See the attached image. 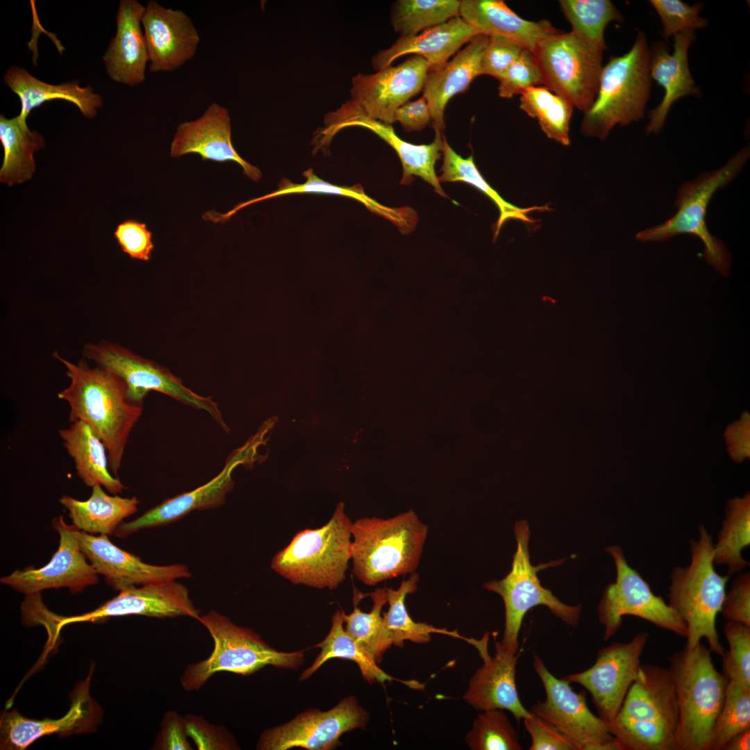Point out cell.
Listing matches in <instances>:
<instances>
[{"instance_id":"cell-27","label":"cell","mask_w":750,"mask_h":750,"mask_svg":"<svg viewBox=\"0 0 750 750\" xmlns=\"http://www.w3.org/2000/svg\"><path fill=\"white\" fill-rule=\"evenodd\" d=\"M144 10L136 0H121L116 17L117 32L103 57L106 71L113 81L135 86L145 80L149 61L142 30Z\"/></svg>"},{"instance_id":"cell-5","label":"cell","mask_w":750,"mask_h":750,"mask_svg":"<svg viewBox=\"0 0 750 750\" xmlns=\"http://www.w3.org/2000/svg\"><path fill=\"white\" fill-rule=\"evenodd\" d=\"M711 651L701 642L669 658L679 710V750H710L728 678L719 672Z\"/></svg>"},{"instance_id":"cell-2","label":"cell","mask_w":750,"mask_h":750,"mask_svg":"<svg viewBox=\"0 0 750 750\" xmlns=\"http://www.w3.org/2000/svg\"><path fill=\"white\" fill-rule=\"evenodd\" d=\"M608 726L625 750H679V710L669 669L642 665Z\"/></svg>"},{"instance_id":"cell-33","label":"cell","mask_w":750,"mask_h":750,"mask_svg":"<svg viewBox=\"0 0 750 750\" xmlns=\"http://www.w3.org/2000/svg\"><path fill=\"white\" fill-rule=\"evenodd\" d=\"M58 433L78 476L87 486L100 485L112 494L123 492L125 486L110 472L104 443L88 424L75 421Z\"/></svg>"},{"instance_id":"cell-44","label":"cell","mask_w":750,"mask_h":750,"mask_svg":"<svg viewBox=\"0 0 750 750\" xmlns=\"http://www.w3.org/2000/svg\"><path fill=\"white\" fill-rule=\"evenodd\" d=\"M303 175L306 178V181L304 183L297 184L293 183L290 181L283 180L280 183L278 188L276 190L264 196L238 203L231 210L224 213V217L228 220L241 209L259 201L281 195L301 193L331 194L351 197L361 201L368 208L373 210L379 214L389 218L393 217L392 210L380 205L372 199L367 197L360 187H344L331 184L318 178L311 169L305 172Z\"/></svg>"},{"instance_id":"cell-10","label":"cell","mask_w":750,"mask_h":750,"mask_svg":"<svg viewBox=\"0 0 750 750\" xmlns=\"http://www.w3.org/2000/svg\"><path fill=\"white\" fill-rule=\"evenodd\" d=\"M429 65L413 55L401 64L378 70L374 74H358L353 77L351 99L325 117V127L317 137L321 146L333 138L337 126L356 117L391 125L397 110L422 90Z\"/></svg>"},{"instance_id":"cell-21","label":"cell","mask_w":750,"mask_h":750,"mask_svg":"<svg viewBox=\"0 0 750 750\" xmlns=\"http://www.w3.org/2000/svg\"><path fill=\"white\" fill-rule=\"evenodd\" d=\"M126 615L158 618L187 616L197 620L200 611L190 599L187 587L171 580L123 590L97 608L82 615L69 617L53 615V631L58 634L62 628L70 624Z\"/></svg>"},{"instance_id":"cell-45","label":"cell","mask_w":750,"mask_h":750,"mask_svg":"<svg viewBox=\"0 0 750 750\" xmlns=\"http://www.w3.org/2000/svg\"><path fill=\"white\" fill-rule=\"evenodd\" d=\"M750 728V688L728 681L722 708L716 719L710 750H724L737 734Z\"/></svg>"},{"instance_id":"cell-26","label":"cell","mask_w":750,"mask_h":750,"mask_svg":"<svg viewBox=\"0 0 750 750\" xmlns=\"http://www.w3.org/2000/svg\"><path fill=\"white\" fill-rule=\"evenodd\" d=\"M695 40L694 31H686L674 36L672 53H669V47L663 41L656 42L650 48V76L663 88L664 96L649 112V122L645 128L647 135H656L661 131L676 101L686 96L701 97V92L692 76L688 64V50Z\"/></svg>"},{"instance_id":"cell-38","label":"cell","mask_w":750,"mask_h":750,"mask_svg":"<svg viewBox=\"0 0 750 750\" xmlns=\"http://www.w3.org/2000/svg\"><path fill=\"white\" fill-rule=\"evenodd\" d=\"M419 576L417 573L411 574L408 579L401 582L397 589L386 588L387 603L389 608L383 613V619L392 644L398 647H403V642L410 640L416 643L429 642L433 633H441L453 638L467 640L459 635L456 631H448L445 628H436L432 625L416 622L410 616L405 603L408 594L415 592L417 589Z\"/></svg>"},{"instance_id":"cell-31","label":"cell","mask_w":750,"mask_h":750,"mask_svg":"<svg viewBox=\"0 0 750 750\" xmlns=\"http://www.w3.org/2000/svg\"><path fill=\"white\" fill-rule=\"evenodd\" d=\"M3 81L20 99L22 106L18 117L24 124H26V118L33 109L53 99L66 100L75 104L88 118L94 117L97 109L103 105L102 97L94 93L90 85L82 88L77 81L49 84L14 65L6 71Z\"/></svg>"},{"instance_id":"cell-8","label":"cell","mask_w":750,"mask_h":750,"mask_svg":"<svg viewBox=\"0 0 750 750\" xmlns=\"http://www.w3.org/2000/svg\"><path fill=\"white\" fill-rule=\"evenodd\" d=\"M197 620L210 634L214 647L206 659L185 668L180 682L187 691L200 689L217 672L249 676L267 665L297 669L304 662L303 651H278L253 630L235 624L215 610L200 615Z\"/></svg>"},{"instance_id":"cell-40","label":"cell","mask_w":750,"mask_h":750,"mask_svg":"<svg viewBox=\"0 0 750 750\" xmlns=\"http://www.w3.org/2000/svg\"><path fill=\"white\" fill-rule=\"evenodd\" d=\"M519 108L538 120L550 139L569 146V124L574 106L544 86L531 88L521 94Z\"/></svg>"},{"instance_id":"cell-24","label":"cell","mask_w":750,"mask_h":750,"mask_svg":"<svg viewBox=\"0 0 750 750\" xmlns=\"http://www.w3.org/2000/svg\"><path fill=\"white\" fill-rule=\"evenodd\" d=\"M141 22L150 72H173L196 54L199 35L190 17L183 10L165 8L151 0L144 7Z\"/></svg>"},{"instance_id":"cell-52","label":"cell","mask_w":750,"mask_h":750,"mask_svg":"<svg viewBox=\"0 0 750 750\" xmlns=\"http://www.w3.org/2000/svg\"><path fill=\"white\" fill-rule=\"evenodd\" d=\"M114 235L122 250L132 259L149 260L154 244L152 233L146 224L134 219L126 220L117 225Z\"/></svg>"},{"instance_id":"cell-23","label":"cell","mask_w":750,"mask_h":750,"mask_svg":"<svg viewBox=\"0 0 750 750\" xmlns=\"http://www.w3.org/2000/svg\"><path fill=\"white\" fill-rule=\"evenodd\" d=\"M80 548L98 574L117 591L139 585L191 577L182 564L154 565L119 548L108 535H94L76 528Z\"/></svg>"},{"instance_id":"cell-29","label":"cell","mask_w":750,"mask_h":750,"mask_svg":"<svg viewBox=\"0 0 750 750\" xmlns=\"http://www.w3.org/2000/svg\"><path fill=\"white\" fill-rule=\"evenodd\" d=\"M459 16L477 34L507 38L532 53L542 40L561 31L547 19L522 18L501 0H462Z\"/></svg>"},{"instance_id":"cell-1","label":"cell","mask_w":750,"mask_h":750,"mask_svg":"<svg viewBox=\"0 0 750 750\" xmlns=\"http://www.w3.org/2000/svg\"><path fill=\"white\" fill-rule=\"evenodd\" d=\"M53 357L65 366L70 380L58 398L69 407V421L88 424L104 443L112 474L117 477L125 447L143 406L131 402L123 381L111 372L86 360L74 364L54 352Z\"/></svg>"},{"instance_id":"cell-19","label":"cell","mask_w":750,"mask_h":750,"mask_svg":"<svg viewBox=\"0 0 750 750\" xmlns=\"http://www.w3.org/2000/svg\"><path fill=\"white\" fill-rule=\"evenodd\" d=\"M92 672L93 665L87 678L74 688L69 709L60 718L35 719L23 716L17 709L5 710L0 719V749L24 750L44 736L66 737L95 731L102 710L90 693Z\"/></svg>"},{"instance_id":"cell-49","label":"cell","mask_w":750,"mask_h":750,"mask_svg":"<svg viewBox=\"0 0 750 750\" xmlns=\"http://www.w3.org/2000/svg\"><path fill=\"white\" fill-rule=\"evenodd\" d=\"M537 86H543L542 74L533 53L524 49L499 81V95L510 99Z\"/></svg>"},{"instance_id":"cell-12","label":"cell","mask_w":750,"mask_h":750,"mask_svg":"<svg viewBox=\"0 0 750 750\" xmlns=\"http://www.w3.org/2000/svg\"><path fill=\"white\" fill-rule=\"evenodd\" d=\"M533 54L543 86L583 112L591 107L599 88L603 50L572 31H560L542 40Z\"/></svg>"},{"instance_id":"cell-42","label":"cell","mask_w":750,"mask_h":750,"mask_svg":"<svg viewBox=\"0 0 750 750\" xmlns=\"http://www.w3.org/2000/svg\"><path fill=\"white\" fill-rule=\"evenodd\" d=\"M369 595L373 601L370 612H362L354 603L350 614L342 610V618L347 633L378 662L393 644L381 614L387 603L386 588H377Z\"/></svg>"},{"instance_id":"cell-32","label":"cell","mask_w":750,"mask_h":750,"mask_svg":"<svg viewBox=\"0 0 750 750\" xmlns=\"http://www.w3.org/2000/svg\"><path fill=\"white\" fill-rule=\"evenodd\" d=\"M351 126L364 127L373 131L394 149L403 166L402 183H409L412 176H417L431 185L437 193L446 196L435 170L436 161L442 153L443 139L440 131H435V137L430 144H413L401 139L391 125L364 117H356L337 126L333 135Z\"/></svg>"},{"instance_id":"cell-47","label":"cell","mask_w":750,"mask_h":750,"mask_svg":"<svg viewBox=\"0 0 750 750\" xmlns=\"http://www.w3.org/2000/svg\"><path fill=\"white\" fill-rule=\"evenodd\" d=\"M724 633L728 650L722 656L723 673L729 681L750 688V626L727 621Z\"/></svg>"},{"instance_id":"cell-56","label":"cell","mask_w":750,"mask_h":750,"mask_svg":"<svg viewBox=\"0 0 750 750\" xmlns=\"http://www.w3.org/2000/svg\"><path fill=\"white\" fill-rule=\"evenodd\" d=\"M394 121L399 122L406 131H418L425 128L432 121L431 112L425 97L422 96L400 106L395 112Z\"/></svg>"},{"instance_id":"cell-48","label":"cell","mask_w":750,"mask_h":750,"mask_svg":"<svg viewBox=\"0 0 750 750\" xmlns=\"http://www.w3.org/2000/svg\"><path fill=\"white\" fill-rule=\"evenodd\" d=\"M651 5L658 13L662 26L663 37L708 26V20L699 16L704 4L698 2L692 6L681 0H651Z\"/></svg>"},{"instance_id":"cell-51","label":"cell","mask_w":750,"mask_h":750,"mask_svg":"<svg viewBox=\"0 0 750 750\" xmlns=\"http://www.w3.org/2000/svg\"><path fill=\"white\" fill-rule=\"evenodd\" d=\"M523 49L507 38L490 35L481 59V75H489L500 81Z\"/></svg>"},{"instance_id":"cell-34","label":"cell","mask_w":750,"mask_h":750,"mask_svg":"<svg viewBox=\"0 0 750 750\" xmlns=\"http://www.w3.org/2000/svg\"><path fill=\"white\" fill-rule=\"evenodd\" d=\"M59 502L67 510L73 525L78 530L90 534L111 535L125 518L138 510L140 500L136 497L110 495L101 485H96L92 487V493L86 500L64 495Z\"/></svg>"},{"instance_id":"cell-39","label":"cell","mask_w":750,"mask_h":750,"mask_svg":"<svg viewBox=\"0 0 750 750\" xmlns=\"http://www.w3.org/2000/svg\"><path fill=\"white\" fill-rule=\"evenodd\" d=\"M713 544V562L726 565L728 575L740 572L749 566L742 556V550L750 544V497L735 498L728 502L726 517Z\"/></svg>"},{"instance_id":"cell-13","label":"cell","mask_w":750,"mask_h":750,"mask_svg":"<svg viewBox=\"0 0 750 750\" xmlns=\"http://www.w3.org/2000/svg\"><path fill=\"white\" fill-rule=\"evenodd\" d=\"M83 353L86 358L123 381L131 402L142 405L150 391H157L183 404L207 412L226 433L229 431L217 403L211 397L198 394L185 386L166 367L106 341L86 344Z\"/></svg>"},{"instance_id":"cell-37","label":"cell","mask_w":750,"mask_h":750,"mask_svg":"<svg viewBox=\"0 0 750 750\" xmlns=\"http://www.w3.org/2000/svg\"><path fill=\"white\" fill-rule=\"evenodd\" d=\"M331 629L326 637L315 647L321 651L312 665L304 670L299 679L311 676L326 661L332 658L347 659L358 666L364 679L370 683H384L394 679L378 665L374 658L362 648L344 628L342 610H338L332 617Z\"/></svg>"},{"instance_id":"cell-25","label":"cell","mask_w":750,"mask_h":750,"mask_svg":"<svg viewBox=\"0 0 750 750\" xmlns=\"http://www.w3.org/2000/svg\"><path fill=\"white\" fill-rule=\"evenodd\" d=\"M198 154L203 160L237 162L253 181L261 178L258 168L244 160L231 139V120L228 109L217 103L208 106L203 115L180 124L170 145V156Z\"/></svg>"},{"instance_id":"cell-28","label":"cell","mask_w":750,"mask_h":750,"mask_svg":"<svg viewBox=\"0 0 750 750\" xmlns=\"http://www.w3.org/2000/svg\"><path fill=\"white\" fill-rule=\"evenodd\" d=\"M476 32L460 16L410 36H400L388 49L372 58L378 71L391 66L398 58L408 54L419 56L429 65V72L439 69Z\"/></svg>"},{"instance_id":"cell-11","label":"cell","mask_w":750,"mask_h":750,"mask_svg":"<svg viewBox=\"0 0 750 750\" xmlns=\"http://www.w3.org/2000/svg\"><path fill=\"white\" fill-rule=\"evenodd\" d=\"M514 532L517 549L513 556L510 572L500 581L486 582L483 588L498 594L505 606V628L502 640L503 648L516 653L518 636L524 616L532 608L543 605L567 624L575 627L578 624L581 606H569L560 601L549 589L542 586L537 576L538 571L561 564L564 559L533 566L530 561L528 542L531 535L526 520L515 523Z\"/></svg>"},{"instance_id":"cell-55","label":"cell","mask_w":750,"mask_h":750,"mask_svg":"<svg viewBox=\"0 0 750 750\" xmlns=\"http://www.w3.org/2000/svg\"><path fill=\"white\" fill-rule=\"evenodd\" d=\"M187 727L185 717L177 712H166L160 723L158 732L153 747L157 750H192L191 744L188 739Z\"/></svg>"},{"instance_id":"cell-16","label":"cell","mask_w":750,"mask_h":750,"mask_svg":"<svg viewBox=\"0 0 750 750\" xmlns=\"http://www.w3.org/2000/svg\"><path fill=\"white\" fill-rule=\"evenodd\" d=\"M649 637L647 631H641L627 642H613L598 651L592 667L562 678L583 686L592 696L598 716L610 723L639 676Z\"/></svg>"},{"instance_id":"cell-17","label":"cell","mask_w":750,"mask_h":750,"mask_svg":"<svg viewBox=\"0 0 750 750\" xmlns=\"http://www.w3.org/2000/svg\"><path fill=\"white\" fill-rule=\"evenodd\" d=\"M533 666L544 685V701H538L531 712L566 736L578 750H597L615 739L608 723L589 709L585 692H576L570 683L556 678L542 660L533 656Z\"/></svg>"},{"instance_id":"cell-3","label":"cell","mask_w":750,"mask_h":750,"mask_svg":"<svg viewBox=\"0 0 750 750\" xmlns=\"http://www.w3.org/2000/svg\"><path fill=\"white\" fill-rule=\"evenodd\" d=\"M650 62L647 38L640 31L628 52L603 66L596 98L581 122L583 135L603 140L615 126L644 118L651 91Z\"/></svg>"},{"instance_id":"cell-7","label":"cell","mask_w":750,"mask_h":750,"mask_svg":"<svg viewBox=\"0 0 750 750\" xmlns=\"http://www.w3.org/2000/svg\"><path fill=\"white\" fill-rule=\"evenodd\" d=\"M352 524L344 504H338L323 526L295 534L273 557L272 569L294 584L337 588L345 580L351 560Z\"/></svg>"},{"instance_id":"cell-9","label":"cell","mask_w":750,"mask_h":750,"mask_svg":"<svg viewBox=\"0 0 750 750\" xmlns=\"http://www.w3.org/2000/svg\"><path fill=\"white\" fill-rule=\"evenodd\" d=\"M750 157L749 145L741 149L720 168L701 174L683 183L678 189L674 205L676 212L661 224L640 231V242H662L680 234L699 238L704 245L707 263L724 276L730 274L731 256L726 245L712 235L706 223V211L715 193L733 181Z\"/></svg>"},{"instance_id":"cell-18","label":"cell","mask_w":750,"mask_h":750,"mask_svg":"<svg viewBox=\"0 0 750 750\" xmlns=\"http://www.w3.org/2000/svg\"><path fill=\"white\" fill-rule=\"evenodd\" d=\"M265 435V431H260L234 451L226 460L222 470L206 483L164 501L132 521L120 524L114 535L124 538L142 529L171 524L193 510L222 506L233 488L232 474L234 469L238 465L254 462L257 450L263 444Z\"/></svg>"},{"instance_id":"cell-53","label":"cell","mask_w":750,"mask_h":750,"mask_svg":"<svg viewBox=\"0 0 750 750\" xmlns=\"http://www.w3.org/2000/svg\"><path fill=\"white\" fill-rule=\"evenodd\" d=\"M523 720L531 738L530 750H578L566 736L531 711Z\"/></svg>"},{"instance_id":"cell-4","label":"cell","mask_w":750,"mask_h":750,"mask_svg":"<svg viewBox=\"0 0 750 750\" xmlns=\"http://www.w3.org/2000/svg\"><path fill=\"white\" fill-rule=\"evenodd\" d=\"M428 527L412 510L389 519L352 524V572L366 585L415 572Z\"/></svg>"},{"instance_id":"cell-20","label":"cell","mask_w":750,"mask_h":750,"mask_svg":"<svg viewBox=\"0 0 750 750\" xmlns=\"http://www.w3.org/2000/svg\"><path fill=\"white\" fill-rule=\"evenodd\" d=\"M53 525L60 540L51 560L40 568L16 569L1 577V583L30 596L51 588H67L73 593L81 592L98 583V574L80 548L76 527L67 525L62 515L53 520Z\"/></svg>"},{"instance_id":"cell-22","label":"cell","mask_w":750,"mask_h":750,"mask_svg":"<svg viewBox=\"0 0 750 750\" xmlns=\"http://www.w3.org/2000/svg\"><path fill=\"white\" fill-rule=\"evenodd\" d=\"M490 635L486 631L481 640H466L477 649L483 663L472 676L462 698L479 711L507 710L519 722L530 713L520 701L515 683L516 666L522 649L513 653L495 641V653L491 656L488 649Z\"/></svg>"},{"instance_id":"cell-36","label":"cell","mask_w":750,"mask_h":750,"mask_svg":"<svg viewBox=\"0 0 750 750\" xmlns=\"http://www.w3.org/2000/svg\"><path fill=\"white\" fill-rule=\"evenodd\" d=\"M442 153H443V164L441 168L442 174L439 177L440 182L460 181L470 184L485 194L497 206L499 217L494 231V238L497 237L503 224L508 219H514L526 223H533L535 221L528 217V213L535 210H550L547 206L522 208L504 200L481 174L476 166L473 156L471 155L466 158H462L451 148L444 138Z\"/></svg>"},{"instance_id":"cell-14","label":"cell","mask_w":750,"mask_h":750,"mask_svg":"<svg viewBox=\"0 0 750 750\" xmlns=\"http://www.w3.org/2000/svg\"><path fill=\"white\" fill-rule=\"evenodd\" d=\"M614 559L616 581L608 584L597 607L599 619L604 626L603 640L611 638L619 630L625 615H633L656 626L686 638L687 626L676 611L660 596L655 594L649 584L631 567L618 546L606 549Z\"/></svg>"},{"instance_id":"cell-57","label":"cell","mask_w":750,"mask_h":750,"mask_svg":"<svg viewBox=\"0 0 750 750\" xmlns=\"http://www.w3.org/2000/svg\"><path fill=\"white\" fill-rule=\"evenodd\" d=\"M750 728H748L732 738L726 744L724 750H749Z\"/></svg>"},{"instance_id":"cell-35","label":"cell","mask_w":750,"mask_h":750,"mask_svg":"<svg viewBox=\"0 0 750 750\" xmlns=\"http://www.w3.org/2000/svg\"><path fill=\"white\" fill-rule=\"evenodd\" d=\"M0 140L4 151L0 181L11 186L29 180L35 170L33 153L44 147L43 137L31 131L18 116L7 119L1 114Z\"/></svg>"},{"instance_id":"cell-46","label":"cell","mask_w":750,"mask_h":750,"mask_svg":"<svg viewBox=\"0 0 750 750\" xmlns=\"http://www.w3.org/2000/svg\"><path fill=\"white\" fill-rule=\"evenodd\" d=\"M465 741L472 750H521L517 732L503 710L481 711Z\"/></svg>"},{"instance_id":"cell-50","label":"cell","mask_w":750,"mask_h":750,"mask_svg":"<svg viewBox=\"0 0 750 750\" xmlns=\"http://www.w3.org/2000/svg\"><path fill=\"white\" fill-rule=\"evenodd\" d=\"M184 717L188 735L199 750L240 749L235 739L225 727L212 724L201 716L188 714Z\"/></svg>"},{"instance_id":"cell-6","label":"cell","mask_w":750,"mask_h":750,"mask_svg":"<svg viewBox=\"0 0 750 750\" xmlns=\"http://www.w3.org/2000/svg\"><path fill=\"white\" fill-rule=\"evenodd\" d=\"M699 539L690 540V562L676 567L671 574L668 604L687 626L686 644L692 649L704 638L712 652L723 656L725 652L717 631L716 617L726 596L729 575L721 576L713 562V542L703 525Z\"/></svg>"},{"instance_id":"cell-54","label":"cell","mask_w":750,"mask_h":750,"mask_svg":"<svg viewBox=\"0 0 750 750\" xmlns=\"http://www.w3.org/2000/svg\"><path fill=\"white\" fill-rule=\"evenodd\" d=\"M720 612L727 620L750 626V574L738 576L726 596Z\"/></svg>"},{"instance_id":"cell-43","label":"cell","mask_w":750,"mask_h":750,"mask_svg":"<svg viewBox=\"0 0 750 750\" xmlns=\"http://www.w3.org/2000/svg\"><path fill=\"white\" fill-rule=\"evenodd\" d=\"M461 1L398 0L391 12L392 25L400 36H410L459 17Z\"/></svg>"},{"instance_id":"cell-15","label":"cell","mask_w":750,"mask_h":750,"mask_svg":"<svg viewBox=\"0 0 750 750\" xmlns=\"http://www.w3.org/2000/svg\"><path fill=\"white\" fill-rule=\"evenodd\" d=\"M369 714L355 697L342 699L328 711L308 709L285 724L264 731L256 749L287 750L301 747L308 750H331L340 744L345 733L365 729Z\"/></svg>"},{"instance_id":"cell-30","label":"cell","mask_w":750,"mask_h":750,"mask_svg":"<svg viewBox=\"0 0 750 750\" xmlns=\"http://www.w3.org/2000/svg\"><path fill=\"white\" fill-rule=\"evenodd\" d=\"M488 40L485 35H475L444 66L428 72L422 91L435 131L441 132L444 128V111L449 101L465 91L472 81L481 75V59Z\"/></svg>"},{"instance_id":"cell-41","label":"cell","mask_w":750,"mask_h":750,"mask_svg":"<svg viewBox=\"0 0 750 750\" xmlns=\"http://www.w3.org/2000/svg\"><path fill=\"white\" fill-rule=\"evenodd\" d=\"M560 9L572 26V32L595 47L604 51L606 26L624 18L609 0H560Z\"/></svg>"}]
</instances>
